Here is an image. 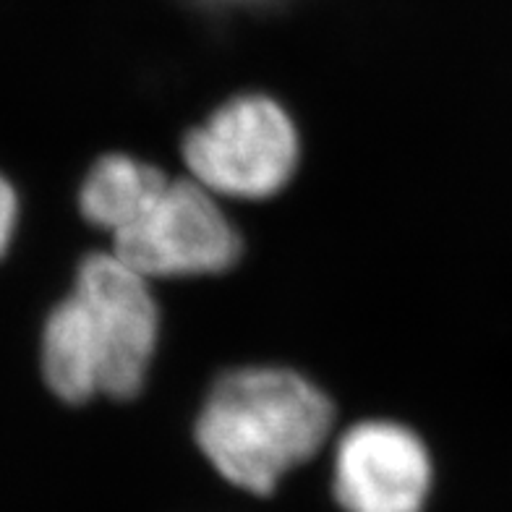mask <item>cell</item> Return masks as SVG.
<instances>
[{"mask_svg":"<svg viewBox=\"0 0 512 512\" xmlns=\"http://www.w3.org/2000/svg\"><path fill=\"white\" fill-rule=\"evenodd\" d=\"M157 327L147 277L115 254L87 256L71 296L42 327V377L66 403L95 395L131 398L147 379Z\"/></svg>","mask_w":512,"mask_h":512,"instance_id":"1","label":"cell"},{"mask_svg":"<svg viewBox=\"0 0 512 512\" xmlns=\"http://www.w3.org/2000/svg\"><path fill=\"white\" fill-rule=\"evenodd\" d=\"M332 426V405L301 374L241 369L215 384L196 437L230 484L270 494L280 476L309 460Z\"/></svg>","mask_w":512,"mask_h":512,"instance_id":"2","label":"cell"},{"mask_svg":"<svg viewBox=\"0 0 512 512\" xmlns=\"http://www.w3.org/2000/svg\"><path fill=\"white\" fill-rule=\"evenodd\" d=\"M183 160L212 194L264 199L296 173V126L270 97H236L186 136Z\"/></svg>","mask_w":512,"mask_h":512,"instance_id":"3","label":"cell"},{"mask_svg":"<svg viewBox=\"0 0 512 512\" xmlns=\"http://www.w3.org/2000/svg\"><path fill=\"white\" fill-rule=\"evenodd\" d=\"M113 254L147 280L207 275L236 262L241 238L202 183L168 181L115 236Z\"/></svg>","mask_w":512,"mask_h":512,"instance_id":"4","label":"cell"},{"mask_svg":"<svg viewBox=\"0 0 512 512\" xmlns=\"http://www.w3.org/2000/svg\"><path fill=\"white\" fill-rule=\"evenodd\" d=\"M429 484V452L405 426L366 421L337 445L335 497L345 512H421Z\"/></svg>","mask_w":512,"mask_h":512,"instance_id":"5","label":"cell"},{"mask_svg":"<svg viewBox=\"0 0 512 512\" xmlns=\"http://www.w3.org/2000/svg\"><path fill=\"white\" fill-rule=\"evenodd\" d=\"M170 178L162 170L126 155H108L89 170L81 186V215L118 236L162 191Z\"/></svg>","mask_w":512,"mask_h":512,"instance_id":"6","label":"cell"},{"mask_svg":"<svg viewBox=\"0 0 512 512\" xmlns=\"http://www.w3.org/2000/svg\"><path fill=\"white\" fill-rule=\"evenodd\" d=\"M16 223H19V196L11 181L0 173V259L6 256L8 246L14 241Z\"/></svg>","mask_w":512,"mask_h":512,"instance_id":"7","label":"cell"},{"mask_svg":"<svg viewBox=\"0 0 512 512\" xmlns=\"http://www.w3.org/2000/svg\"><path fill=\"white\" fill-rule=\"evenodd\" d=\"M207 3H217V6H251V3H267V0H207Z\"/></svg>","mask_w":512,"mask_h":512,"instance_id":"8","label":"cell"}]
</instances>
